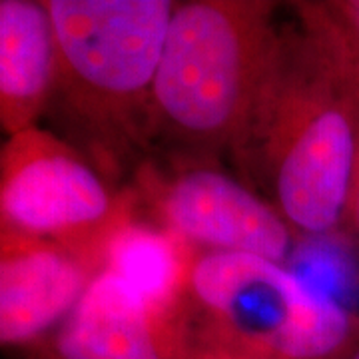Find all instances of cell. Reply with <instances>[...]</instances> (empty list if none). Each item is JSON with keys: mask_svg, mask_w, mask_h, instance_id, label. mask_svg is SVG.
Returning a JSON list of instances; mask_svg holds the SVG:
<instances>
[{"mask_svg": "<svg viewBox=\"0 0 359 359\" xmlns=\"http://www.w3.org/2000/svg\"><path fill=\"white\" fill-rule=\"evenodd\" d=\"M184 313L198 349L218 359H344L359 344V311L248 254H196Z\"/></svg>", "mask_w": 359, "mask_h": 359, "instance_id": "cell-4", "label": "cell"}, {"mask_svg": "<svg viewBox=\"0 0 359 359\" xmlns=\"http://www.w3.org/2000/svg\"><path fill=\"white\" fill-rule=\"evenodd\" d=\"M98 271L70 245L0 233V349L48 341Z\"/></svg>", "mask_w": 359, "mask_h": 359, "instance_id": "cell-8", "label": "cell"}, {"mask_svg": "<svg viewBox=\"0 0 359 359\" xmlns=\"http://www.w3.org/2000/svg\"><path fill=\"white\" fill-rule=\"evenodd\" d=\"M138 212L72 142L42 126L0 144V233L70 245L102 268L104 245Z\"/></svg>", "mask_w": 359, "mask_h": 359, "instance_id": "cell-5", "label": "cell"}, {"mask_svg": "<svg viewBox=\"0 0 359 359\" xmlns=\"http://www.w3.org/2000/svg\"><path fill=\"white\" fill-rule=\"evenodd\" d=\"M56 36L48 114L112 184L152 134V96L172 0H44Z\"/></svg>", "mask_w": 359, "mask_h": 359, "instance_id": "cell-2", "label": "cell"}, {"mask_svg": "<svg viewBox=\"0 0 359 359\" xmlns=\"http://www.w3.org/2000/svg\"><path fill=\"white\" fill-rule=\"evenodd\" d=\"M56 80V36L44 0H0V132L40 126Z\"/></svg>", "mask_w": 359, "mask_h": 359, "instance_id": "cell-9", "label": "cell"}, {"mask_svg": "<svg viewBox=\"0 0 359 359\" xmlns=\"http://www.w3.org/2000/svg\"><path fill=\"white\" fill-rule=\"evenodd\" d=\"M280 40L233 158L297 238L344 233L359 160V92L306 14Z\"/></svg>", "mask_w": 359, "mask_h": 359, "instance_id": "cell-1", "label": "cell"}, {"mask_svg": "<svg viewBox=\"0 0 359 359\" xmlns=\"http://www.w3.org/2000/svg\"><path fill=\"white\" fill-rule=\"evenodd\" d=\"M132 194L150 222L198 254H248L285 264L297 242L264 196L210 158L186 156L166 170L142 162Z\"/></svg>", "mask_w": 359, "mask_h": 359, "instance_id": "cell-6", "label": "cell"}, {"mask_svg": "<svg viewBox=\"0 0 359 359\" xmlns=\"http://www.w3.org/2000/svg\"><path fill=\"white\" fill-rule=\"evenodd\" d=\"M344 359H359V344L353 347V349H351V351H349V353H347Z\"/></svg>", "mask_w": 359, "mask_h": 359, "instance_id": "cell-15", "label": "cell"}, {"mask_svg": "<svg viewBox=\"0 0 359 359\" xmlns=\"http://www.w3.org/2000/svg\"><path fill=\"white\" fill-rule=\"evenodd\" d=\"M325 6L335 20L359 40V0H330Z\"/></svg>", "mask_w": 359, "mask_h": 359, "instance_id": "cell-13", "label": "cell"}, {"mask_svg": "<svg viewBox=\"0 0 359 359\" xmlns=\"http://www.w3.org/2000/svg\"><path fill=\"white\" fill-rule=\"evenodd\" d=\"M344 233L359 252V160L355 168V176L351 182V190L347 198L346 219H344Z\"/></svg>", "mask_w": 359, "mask_h": 359, "instance_id": "cell-12", "label": "cell"}, {"mask_svg": "<svg viewBox=\"0 0 359 359\" xmlns=\"http://www.w3.org/2000/svg\"><path fill=\"white\" fill-rule=\"evenodd\" d=\"M58 359H205L188 321H172L106 269L44 341Z\"/></svg>", "mask_w": 359, "mask_h": 359, "instance_id": "cell-7", "label": "cell"}, {"mask_svg": "<svg viewBox=\"0 0 359 359\" xmlns=\"http://www.w3.org/2000/svg\"><path fill=\"white\" fill-rule=\"evenodd\" d=\"M297 8L320 30L321 36L330 44L339 65L344 66L346 74L359 92V40L335 20L325 2H299Z\"/></svg>", "mask_w": 359, "mask_h": 359, "instance_id": "cell-11", "label": "cell"}, {"mask_svg": "<svg viewBox=\"0 0 359 359\" xmlns=\"http://www.w3.org/2000/svg\"><path fill=\"white\" fill-rule=\"evenodd\" d=\"M196 254L178 236L136 212L108 238L100 269L128 285L162 318L186 321L184 306Z\"/></svg>", "mask_w": 359, "mask_h": 359, "instance_id": "cell-10", "label": "cell"}, {"mask_svg": "<svg viewBox=\"0 0 359 359\" xmlns=\"http://www.w3.org/2000/svg\"><path fill=\"white\" fill-rule=\"evenodd\" d=\"M26 359H58L54 353H50L46 347H34V349H30L28 351V355H26Z\"/></svg>", "mask_w": 359, "mask_h": 359, "instance_id": "cell-14", "label": "cell"}, {"mask_svg": "<svg viewBox=\"0 0 359 359\" xmlns=\"http://www.w3.org/2000/svg\"><path fill=\"white\" fill-rule=\"evenodd\" d=\"M276 13L268 0L176 2L156 72L154 140L196 158L233 154L276 56Z\"/></svg>", "mask_w": 359, "mask_h": 359, "instance_id": "cell-3", "label": "cell"}, {"mask_svg": "<svg viewBox=\"0 0 359 359\" xmlns=\"http://www.w3.org/2000/svg\"><path fill=\"white\" fill-rule=\"evenodd\" d=\"M205 359H218V358H212V355H208V358H205Z\"/></svg>", "mask_w": 359, "mask_h": 359, "instance_id": "cell-16", "label": "cell"}]
</instances>
